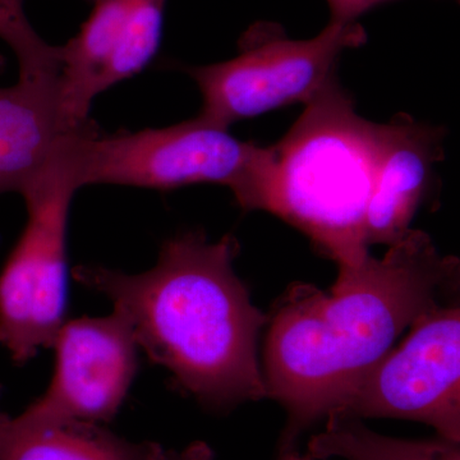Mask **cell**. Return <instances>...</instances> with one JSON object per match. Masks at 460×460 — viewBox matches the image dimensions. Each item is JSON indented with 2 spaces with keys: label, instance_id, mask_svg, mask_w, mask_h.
<instances>
[{
  "label": "cell",
  "instance_id": "6da1fadb",
  "mask_svg": "<svg viewBox=\"0 0 460 460\" xmlns=\"http://www.w3.org/2000/svg\"><path fill=\"white\" fill-rule=\"evenodd\" d=\"M459 260L443 255L429 233L411 228L381 259L338 275L330 292L292 284L269 314L263 349L268 398L287 413L279 452L376 365L419 317L447 304L459 286Z\"/></svg>",
  "mask_w": 460,
  "mask_h": 460
},
{
  "label": "cell",
  "instance_id": "7a4b0ae2",
  "mask_svg": "<svg viewBox=\"0 0 460 460\" xmlns=\"http://www.w3.org/2000/svg\"><path fill=\"white\" fill-rule=\"evenodd\" d=\"M239 250L234 235L213 242L190 230L168 239L150 270L80 265L74 275L107 296L177 389L208 410L228 411L268 398L259 338L269 317L235 274Z\"/></svg>",
  "mask_w": 460,
  "mask_h": 460
},
{
  "label": "cell",
  "instance_id": "3957f363",
  "mask_svg": "<svg viewBox=\"0 0 460 460\" xmlns=\"http://www.w3.org/2000/svg\"><path fill=\"white\" fill-rule=\"evenodd\" d=\"M381 145L383 123L358 114L337 75L271 145L260 210L304 233L339 275L357 270L370 255L366 217Z\"/></svg>",
  "mask_w": 460,
  "mask_h": 460
},
{
  "label": "cell",
  "instance_id": "277c9868",
  "mask_svg": "<svg viewBox=\"0 0 460 460\" xmlns=\"http://www.w3.org/2000/svg\"><path fill=\"white\" fill-rule=\"evenodd\" d=\"M62 162L77 189L117 184L175 190L217 184L243 210L260 208L271 171V148L238 140L229 128L198 117L137 132L100 133L90 122L72 135Z\"/></svg>",
  "mask_w": 460,
  "mask_h": 460
},
{
  "label": "cell",
  "instance_id": "5b68a950",
  "mask_svg": "<svg viewBox=\"0 0 460 460\" xmlns=\"http://www.w3.org/2000/svg\"><path fill=\"white\" fill-rule=\"evenodd\" d=\"M366 41L358 22H329L307 40L288 38L277 23L257 22L239 39L237 57L184 71L201 93L199 117L230 128L288 105L307 104L337 77L341 54Z\"/></svg>",
  "mask_w": 460,
  "mask_h": 460
},
{
  "label": "cell",
  "instance_id": "8992f818",
  "mask_svg": "<svg viewBox=\"0 0 460 460\" xmlns=\"http://www.w3.org/2000/svg\"><path fill=\"white\" fill-rule=\"evenodd\" d=\"M77 190L59 155L22 193L26 226L0 270V347L17 365L50 348L66 321V230Z\"/></svg>",
  "mask_w": 460,
  "mask_h": 460
},
{
  "label": "cell",
  "instance_id": "52a82bcc",
  "mask_svg": "<svg viewBox=\"0 0 460 460\" xmlns=\"http://www.w3.org/2000/svg\"><path fill=\"white\" fill-rule=\"evenodd\" d=\"M428 425L460 443V308L438 305L410 326L329 414ZM328 414V416H329Z\"/></svg>",
  "mask_w": 460,
  "mask_h": 460
},
{
  "label": "cell",
  "instance_id": "ba28073f",
  "mask_svg": "<svg viewBox=\"0 0 460 460\" xmlns=\"http://www.w3.org/2000/svg\"><path fill=\"white\" fill-rule=\"evenodd\" d=\"M49 386L22 413L26 428L96 423L117 416L137 376V341L119 314L66 321L57 332Z\"/></svg>",
  "mask_w": 460,
  "mask_h": 460
},
{
  "label": "cell",
  "instance_id": "9c48e42d",
  "mask_svg": "<svg viewBox=\"0 0 460 460\" xmlns=\"http://www.w3.org/2000/svg\"><path fill=\"white\" fill-rule=\"evenodd\" d=\"M447 129L399 113L383 123L376 180L366 217L368 248L393 246L410 232L445 157Z\"/></svg>",
  "mask_w": 460,
  "mask_h": 460
},
{
  "label": "cell",
  "instance_id": "30bf717a",
  "mask_svg": "<svg viewBox=\"0 0 460 460\" xmlns=\"http://www.w3.org/2000/svg\"><path fill=\"white\" fill-rule=\"evenodd\" d=\"M3 68L0 56V74ZM87 123L77 126L66 117L59 80L0 87V195L22 196Z\"/></svg>",
  "mask_w": 460,
  "mask_h": 460
},
{
  "label": "cell",
  "instance_id": "8fae6325",
  "mask_svg": "<svg viewBox=\"0 0 460 460\" xmlns=\"http://www.w3.org/2000/svg\"><path fill=\"white\" fill-rule=\"evenodd\" d=\"M153 441H132L96 423L26 428L9 417L0 435V460H162Z\"/></svg>",
  "mask_w": 460,
  "mask_h": 460
},
{
  "label": "cell",
  "instance_id": "7c38bea8",
  "mask_svg": "<svg viewBox=\"0 0 460 460\" xmlns=\"http://www.w3.org/2000/svg\"><path fill=\"white\" fill-rule=\"evenodd\" d=\"M325 429L311 436L307 454L316 460H460V443L443 436L410 440L377 434L362 420L329 414Z\"/></svg>",
  "mask_w": 460,
  "mask_h": 460
},
{
  "label": "cell",
  "instance_id": "4fadbf2b",
  "mask_svg": "<svg viewBox=\"0 0 460 460\" xmlns=\"http://www.w3.org/2000/svg\"><path fill=\"white\" fill-rule=\"evenodd\" d=\"M166 0H131L122 38L102 80V93L140 74L162 40Z\"/></svg>",
  "mask_w": 460,
  "mask_h": 460
},
{
  "label": "cell",
  "instance_id": "5bb4252c",
  "mask_svg": "<svg viewBox=\"0 0 460 460\" xmlns=\"http://www.w3.org/2000/svg\"><path fill=\"white\" fill-rule=\"evenodd\" d=\"M25 0H0V39L16 54L20 80L51 83L59 78L62 47L42 40L29 22Z\"/></svg>",
  "mask_w": 460,
  "mask_h": 460
},
{
  "label": "cell",
  "instance_id": "9a60e30c",
  "mask_svg": "<svg viewBox=\"0 0 460 460\" xmlns=\"http://www.w3.org/2000/svg\"><path fill=\"white\" fill-rule=\"evenodd\" d=\"M330 8V22L349 25L358 22V18L372 8L393 0H326ZM459 2V0H456Z\"/></svg>",
  "mask_w": 460,
  "mask_h": 460
},
{
  "label": "cell",
  "instance_id": "2e32d148",
  "mask_svg": "<svg viewBox=\"0 0 460 460\" xmlns=\"http://www.w3.org/2000/svg\"><path fill=\"white\" fill-rule=\"evenodd\" d=\"M162 460H215V453L205 441H195L181 450L165 449Z\"/></svg>",
  "mask_w": 460,
  "mask_h": 460
},
{
  "label": "cell",
  "instance_id": "e0dca14e",
  "mask_svg": "<svg viewBox=\"0 0 460 460\" xmlns=\"http://www.w3.org/2000/svg\"><path fill=\"white\" fill-rule=\"evenodd\" d=\"M278 460H316L314 458H311L308 454H305V456H302V454H299L296 452V449L295 450H287V452H279V459Z\"/></svg>",
  "mask_w": 460,
  "mask_h": 460
},
{
  "label": "cell",
  "instance_id": "ac0fdd59",
  "mask_svg": "<svg viewBox=\"0 0 460 460\" xmlns=\"http://www.w3.org/2000/svg\"><path fill=\"white\" fill-rule=\"evenodd\" d=\"M0 394H2V389H0ZM8 417L7 413L0 410V434H2V429L4 428V423L7 422Z\"/></svg>",
  "mask_w": 460,
  "mask_h": 460
},
{
  "label": "cell",
  "instance_id": "d6986e66",
  "mask_svg": "<svg viewBox=\"0 0 460 460\" xmlns=\"http://www.w3.org/2000/svg\"></svg>",
  "mask_w": 460,
  "mask_h": 460
}]
</instances>
